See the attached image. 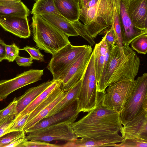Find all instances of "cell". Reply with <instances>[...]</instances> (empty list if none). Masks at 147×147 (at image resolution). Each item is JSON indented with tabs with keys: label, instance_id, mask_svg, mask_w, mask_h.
Segmentation results:
<instances>
[{
	"label": "cell",
	"instance_id": "d590c367",
	"mask_svg": "<svg viewBox=\"0 0 147 147\" xmlns=\"http://www.w3.org/2000/svg\"><path fill=\"white\" fill-rule=\"evenodd\" d=\"M62 147L61 145L52 144L44 141L26 140L24 143L23 147Z\"/></svg>",
	"mask_w": 147,
	"mask_h": 147
},
{
	"label": "cell",
	"instance_id": "d4e9b609",
	"mask_svg": "<svg viewBox=\"0 0 147 147\" xmlns=\"http://www.w3.org/2000/svg\"><path fill=\"white\" fill-rule=\"evenodd\" d=\"M121 0H112L113 18L111 27L114 30L116 39V44L120 49H122L123 44L121 37V27L120 16Z\"/></svg>",
	"mask_w": 147,
	"mask_h": 147
},
{
	"label": "cell",
	"instance_id": "484cf974",
	"mask_svg": "<svg viewBox=\"0 0 147 147\" xmlns=\"http://www.w3.org/2000/svg\"><path fill=\"white\" fill-rule=\"evenodd\" d=\"M31 13L39 16L45 14H53L65 18L57 10L53 0H37L34 4Z\"/></svg>",
	"mask_w": 147,
	"mask_h": 147
},
{
	"label": "cell",
	"instance_id": "2e32d148",
	"mask_svg": "<svg viewBox=\"0 0 147 147\" xmlns=\"http://www.w3.org/2000/svg\"><path fill=\"white\" fill-rule=\"evenodd\" d=\"M124 139L118 133L106 135L94 139L81 138L67 142L62 147H115L116 144L122 142Z\"/></svg>",
	"mask_w": 147,
	"mask_h": 147
},
{
	"label": "cell",
	"instance_id": "e0dca14e",
	"mask_svg": "<svg viewBox=\"0 0 147 147\" xmlns=\"http://www.w3.org/2000/svg\"><path fill=\"white\" fill-rule=\"evenodd\" d=\"M120 16L123 45H129L135 38L147 33V31L137 28L133 24L127 11L126 0H121Z\"/></svg>",
	"mask_w": 147,
	"mask_h": 147
},
{
	"label": "cell",
	"instance_id": "ee69618b",
	"mask_svg": "<svg viewBox=\"0 0 147 147\" xmlns=\"http://www.w3.org/2000/svg\"><path fill=\"white\" fill-rule=\"evenodd\" d=\"M21 1V0H0V3L6 2H18Z\"/></svg>",
	"mask_w": 147,
	"mask_h": 147
},
{
	"label": "cell",
	"instance_id": "d6a6232c",
	"mask_svg": "<svg viewBox=\"0 0 147 147\" xmlns=\"http://www.w3.org/2000/svg\"><path fill=\"white\" fill-rule=\"evenodd\" d=\"M19 48L14 43L11 45H6L5 59L9 62H12L19 55Z\"/></svg>",
	"mask_w": 147,
	"mask_h": 147
},
{
	"label": "cell",
	"instance_id": "603a6c76",
	"mask_svg": "<svg viewBox=\"0 0 147 147\" xmlns=\"http://www.w3.org/2000/svg\"><path fill=\"white\" fill-rule=\"evenodd\" d=\"M60 86V82L54 80L44 90L38 95L23 111L13 119L12 123L16 122L25 115L29 114L43 101L54 89Z\"/></svg>",
	"mask_w": 147,
	"mask_h": 147
},
{
	"label": "cell",
	"instance_id": "3957f363",
	"mask_svg": "<svg viewBox=\"0 0 147 147\" xmlns=\"http://www.w3.org/2000/svg\"><path fill=\"white\" fill-rule=\"evenodd\" d=\"M32 19L33 39L39 49L53 55L71 43L68 36L41 16L33 15Z\"/></svg>",
	"mask_w": 147,
	"mask_h": 147
},
{
	"label": "cell",
	"instance_id": "4fadbf2b",
	"mask_svg": "<svg viewBox=\"0 0 147 147\" xmlns=\"http://www.w3.org/2000/svg\"><path fill=\"white\" fill-rule=\"evenodd\" d=\"M27 17L0 15V25L5 31L22 38L30 37L31 32Z\"/></svg>",
	"mask_w": 147,
	"mask_h": 147
},
{
	"label": "cell",
	"instance_id": "7a4b0ae2",
	"mask_svg": "<svg viewBox=\"0 0 147 147\" xmlns=\"http://www.w3.org/2000/svg\"><path fill=\"white\" fill-rule=\"evenodd\" d=\"M123 49L121 51L116 45L111 48L104 76L97 85V92H104L109 86L117 82L135 80L140 59L129 45H123Z\"/></svg>",
	"mask_w": 147,
	"mask_h": 147
},
{
	"label": "cell",
	"instance_id": "f546056e",
	"mask_svg": "<svg viewBox=\"0 0 147 147\" xmlns=\"http://www.w3.org/2000/svg\"><path fill=\"white\" fill-rule=\"evenodd\" d=\"M25 135L24 130L12 131L6 133L0 137V147H5L17 138Z\"/></svg>",
	"mask_w": 147,
	"mask_h": 147
},
{
	"label": "cell",
	"instance_id": "9a60e30c",
	"mask_svg": "<svg viewBox=\"0 0 147 147\" xmlns=\"http://www.w3.org/2000/svg\"><path fill=\"white\" fill-rule=\"evenodd\" d=\"M147 0H126L129 17L134 26L147 31Z\"/></svg>",
	"mask_w": 147,
	"mask_h": 147
},
{
	"label": "cell",
	"instance_id": "f6af8a7d",
	"mask_svg": "<svg viewBox=\"0 0 147 147\" xmlns=\"http://www.w3.org/2000/svg\"><path fill=\"white\" fill-rule=\"evenodd\" d=\"M4 109H2V110H0V115H1V113H2V111Z\"/></svg>",
	"mask_w": 147,
	"mask_h": 147
},
{
	"label": "cell",
	"instance_id": "7bdbcfd3",
	"mask_svg": "<svg viewBox=\"0 0 147 147\" xmlns=\"http://www.w3.org/2000/svg\"><path fill=\"white\" fill-rule=\"evenodd\" d=\"M90 0H80L79 5L80 9L84 7Z\"/></svg>",
	"mask_w": 147,
	"mask_h": 147
},
{
	"label": "cell",
	"instance_id": "ba28073f",
	"mask_svg": "<svg viewBox=\"0 0 147 147\" xmlns=\"http://www.w3.org/2000/svg\"><path fill=\"white\" fill-rule=\"evenodd\" d=\"M135 85V80L122 81L109 86L103 92L102 104L106 108L121 113Z\"/></svg>",
	"mask_w": 147,
	"mask_h": 147
},
{
	"label": "cell",
	"instance_id": "60d3db41",
	"mask_svg": "<svg viewBox=\"0 0 147 147\" xmlns=\"http://www.w3.org/2000/svg\"><path fill=\"white\" fill-rule=\"evenodd\" d=\"M26 135L17 138L5 146V147H23L24 143L26 140H28L26 138Z\"/></svg>",
	"mask_w": 147,
	"mask_h": 147
},
{
	"label": "cell",
	"instance_id": "9c48e42d",
	"mask_svg": "<svg viewBox=\"0 0 147 147\" xmlns=\"http://www.w3.org/2000/svg\"><path fill=\"white\" fill-rule=\"evenodd\" d=\"M72 124L64 122L53 125L38 130L25 133L28 140L49 142L60 140L71 141L78 138L74 133Z\"/></svg>",
	"mask_w": 147,
	"mask_h": 147
},
{
	"label": "cell",
	"instance_id": "5b68a950",
	"mask_svg": "<svg viewBox=\"0 0 147 147\" xmlns=\"http://www.w3.org/2000/svg\"><path fill=\"white\" fill-rule=\"evenodd\" d=\"M82 79L81 88L76 100V111L79 113H88L96 107L97 82L93 51Z\"/></svg>",
	"mask_w": 147,
	"mask_h": 147
},
{
	"label": "cell",
	"instance_id": "7c38bea8",
	"mask_svg": "<svg viewBox=\"0 0 147 147\" xmlns=\"http://www.w3.org/2000/svg\"><path fill=\"white\" fill-rule=\"evenodd\" d=\"M79 113L76 111V101L64 110L42 120L33 127L25 131V132L35 131L61 123L66 122L72 124L76 120Z\"/></svg>",
	"mask_w": 147,
	"mask_h": 147
},
{
	"label": "cell",
	"instance_id": "74e56055",
	"mask_svg": "<svg viewBox=\"0 0 147 147\" xmlns=\"http://www.w3.org/2000/svg\"><path fill=\"white\" fill-rule=\"evenodd\" d=\"M13 117L12 116L8 115L0 120V137L6 133Z\"/></svg>",
	"mask_w": 147,
	"mask_h": 147
},
{
	"label": "cell",
	"instance_id": "4dcf8cb0",
	"mask_svg": "<svg viewBox=\"0 0 147 147\" xmlns=\"http://www.w3.org/2000/svg\"><path fill=\"white\" fill-rule=\"evenodd\" d=\"M115 147H147V140L140 138L124 139L119 144H116Z\"/></svg>",
	"mask_w": 147,
	"mask_h": 147
},
{
	"label": "cell",
	"instance_id": "4316f807",
	"mask_svg": "<svg viewBox=\"0 0 147 147\" xmlns=\"http://www.w3.org/2000/svg\"><path fill=\"white\" fill-rule=\"evenodd\" d=\"M66 92L63 91L50 104L41 111L36 116L26 123L24 128V131L33 127L46 118L55 105L64 96Z\"/></svg>",
	"mask_w": 147,
	"mask_h": 147
},
{
	"label": "cell",
	"instance_id": "8fae6325",
	"mask_svg": "<svg viewBox=\"0 0 147 147\" xmlns=\"http://www.w3.org/2000/svg\"><path fill=\"white\" fill-rule=\"evenodd\" d=\"M42 70L32 69L18 75L9 80H0V101L5 99L18 89L41 79Z\"/></svg>",
	"mask_w": 147,
	"mask_h": 147
},
{
	"label": "cell",
	"instance_id": "83f0119b",
	"mask_svg": "<svg viewBox=\"0 0 147 147\" xmlns=\"http://www.w3.org/2000/svg\"><path fill=\"white\" fill-rule=\"evenodd\" d=\"M60 86L56 88L31 113L27 121L28 123L36 116L41 111L50 104L63 91Z\"/></svg>",
	"mask_w": 147,
	"mask_h": 147
},
{
	"label": "cell",
	"instance_id": "d6986e66",
	"mask_svg": "<svg viewBox=\"0 0 147 147\" xmlns=\"http://www.w3.org/2000/svg\"><path fill=\"white\" fill-rule=\"evenodd\" d=\"M53 81V79L51 81L44 82L36 86L26 90L23 95L16 98L17 115L16 116L49 86Z\"/></svg>",
	"mask_w": 147,
	"mask_h": 147
},
{
	"label": "cell",
	"instance_id": "8d00e7d4",
	"mask_svg": "<svg viewBox=\"0 0 147 147\" xmlns=\"http://www.w3.org/2000/svg\"><path fill=\"white\" fill-rule=\"evenodd\" d=\"M21 49L27 52L33 60H36L41 61H44V55L40 53L39 49H37L34 47L26 46Z\"/></svg>",
	"mask_w": 147,
	"mask_h": 147
},
{
	"label": "cell",
	"instance_id": "cb8c5ba5",
	"mask_svg": "<svg viewBox=\"0 0 147 147\" xmlns=\"http://www.w3.org/2000/svg\"><path fill=\"white\" fill-rule=\"evenodd\" d=\"M30 11L21 1L0 3V15L19 16L27 17Z\"/></svg>",
	"mask_w": 147,
	"mask_h": 147
},
{
	"label": "cell",
	"instance_id": "8992f818",
	"mask_svg": "<svg viewBox=\"0 0 147 147\" xmlns=\"http://www.w3.org/2000/svg\"><path fill=\"white\" fill-rule=\"evenodd\" d=\"M143 110L147 111V74H143L135 80L133 92L120 114L123 126Z\"/></svg>",
	"mask_w": 147,
	"mask_h": 147
},
{
	"label": "cell",
	"instance_id": "7402d4cb",
	"mask_svg": "<svg viewBox=\"0 0 147 147\" xmlns=\"http://www.w3.org/2000/svg\"><path fill=\"white\" fill-rule=\"evenodd\" d=\"M41 16L69 37L78 36L71 22L66 19L53 14H45Z\"/></svg>",
	"mask_w": 147,
	"mask_h": 147
},
{
	"label": "cell",
	"instance_id": "5bb4252c",
	"mask_svg": "<svg viewBox=\"0 0 147 147\" xmlns=\"http://www.w3.org/2000/svg\"><path fill=\"white\" fill-rule=\"evenodd\" d=\"M120 132L124 139L140 138L147 140V111H141L123 126Z\"/></svg>",
	"mask_w": 147,
	"mask_h": 147
},
{
	"label": "cell",
	"instance_id": "e575fe53",
	"mask_svg": "<svg viewBox=\"0 0 147 147\" xmlns=\"http://www.w3.org/2000/svg\"><path fill=\"white\" fill-rule=\"evenodd\" d=\"M17 101L15 98L3 110L0 115V120L8 116L11 115L14 117L17 115L16 105Z\"/></svg>",
	"mask_w": 147,
	"mask_h": 147
},
{
	"label": "cell",
	"instance_id": "836d02e7",
	"mask_svg": "<svg viewBox=\"0 0 147 147\" xmlns=\"http://www.w3.org/2000/svg\"><path fill=\"white\" fill-rule=\"evenodd\" d=\"M29 115V114L26 115L17 122L11 123L9 126L6 133L12 131H20L24 130V126L26 123Z\"/></svg>",
	"mask_w": 147,
	"mask_h": 147
},
{
	"label": "cell",
	"instance_id": "52a82bcc",
	"mask_svg": "<svg viewBox=\"0 0 147 147\" xmlns=\"http://www.w3.org/2000/svg\"><path fill=\"white\" fill-rule=\"evenodd\" d=\"M87 46H75L69 44L53 55L47 68L52 74L53 79L60 81Z\"/></svg>",
	"mask_w": 147,
	"mask_h": 147
},
{
	"label": "cell",
	"instance_id": "f35d334b",
	"mask_svg": "<svg viewBox=\"0 0 147 147\" xmlns=\"http://www.w3.org/2000/svg\"><path fill=\"white\" fill-rule=\"evenodd\" d=\"M104 30L105 35L104 36L106 41L113 47L116 44V37L113 30L111 27L106 29Z\"/></svg>",
	"mask_w": 147,
	"mask_h": 147
},
{
	"label": "cell",
	"instance_id": "44dd1931",
	"mask_svg": "<svg viewBox=\"0 0 147 147\" xmlns=\"http://www.w3.org/2000/svg\"><path fill=\"white\" fill-rule=\"evenodd\" d=\"M108 45L104 36L101 40L95 45L93 50L97 85L102 76L105 53Z\"/></svg>",
	"mask_w": 147,
	"mask_h": 147
},
{
	"label": "cell",
	"instance_id": "ffe728a7",
	"mask_svg": "<svg viewBox=\"0 0 147 147\" xmlns=\"http://www.w3.org/2000/svg\"><path fill=\"white\" fill-rule=\"evenodd\" d=\"M82 82L81 79L75 86L66 93L50 112L46 118L64 110L76 101L80 90Z\"/></svg>",
	"mask_w": 147,
	"mask_h": 147
},
{
	"label": "cell",
	"instance_id": "bcb514c9",
	"mask_svg": "<svg viewBox=\"0 0 147 147\" xmlns=\"http://www.w3.org/2000/svg\"><path fill=\"white\" fill-rule=\"evenodd\" d=\"M34 0V1H36L37 0Z\"/></svg>",
	"mask_w": 147,
	"mask_h": 147
},
{
	"label": "cell",
	"instance_id": "f1b7e54d",
	"mask_svg": "<svg viewBox=\"0 0 147 147\" xmlns=\"http://www.w3.org/2000/svg\"><path fill=\"white\" fill-rule=\"evenodd\" d=\"M130 44L133 50L139 54H146L147 52V33L136 37Z\"/></svg>",
	"mask_w": 147,
	"mask_h": 147
},
{
	"label": "cell",
	"instance_id": "1f68e13d",
	"mask_svg": "<svg viewBox=\"0 0 147 147\" xmlns=\"http://www.w3.org/2000/svg\"><path fill=\"white\" fill-rule=\"evenodd\" d=\"M78 36H80L85 39L91 46L95 43L94 39L91 37L86 31L85 25L79 20L71 22Z\"/></svg>",
	"mask_w": 147,
	"mask_h": 147
},
{
	"label": "cell",
	"instance_id": "277c9868",
	"mask_svg": "<svg viewBox=\"0 0 147 147\" xmlns=\"http://www.w3.org/2000/svg\"><path fill=\"white\" fill-rule=\"evenodd\" d=\"M112 0H98L92 6L80 9L79 20L86 30L94 39L102 31L111 27L112 21Z\"/></svg>",
	"mask_w": 147,
	"mask_h": 147
},
{
	"label": "cell",
	"instance_id": "6da1fadb",
	"mask_svg": "<svg viewBox=\"0 0 147 147\" xmlns=\"http://www.w3.org/2000/svg\"><path fill=\"white\" fill-rule=\"evenodd\" d=\"M103 93L97 91L96 107L72 124L73 131L78 138L94 139L121 131L123 126L120 114L102 105Z\"/></svg>",
	"mask_w": 147,
	"mask_h": 147
},
{
	"label": "cell",
	"instance_id": "30bf717a",
	"mask_svg": "<svg viewBox=\"0 0 147 147\" xmlns=\"http://www.w3.org/2000/svg\"><path fill=\"white\" fill-rule=\"evenodd\" d=\"M92 49L91 46L88 45L60 81V87L64 91L67 92L71 89L82 79L89 61Z\"/></svg>",
	"mask_w": 147,
	"mask_h": 147
},
{
	"label": "cell",
	"instance_id": "b9f144b4",
	"mask_svg": "<svg viewBox=\"0 0 147 147\" xmlns=\"http://www.w3.org/2000/svg\"><path fill=\"white\" fill-rule=\"evenodd\" d=\"M6 45L3 40L0 39V62L5 59Z\"/></svg>",
	"mask_w": 147,
	"mask_h": 147
},
{
	"label": "cell",
	"instance_id": "ab89813d",
	"mask_svg": "<svg viewBox=\"0 0 147 147\" xmlns=\"http://www.w3.org/2000/svg\"><path fill=\"white\" fill-rule=\"evenodd\" d=\"M33 59L30 57L26 58L22 57L18 55L15 59V60L17 64L21 66L28 67L31 66L33 63Z\"/></svg>",
	"mask_w": 147,
	"mask_h": 147
},
{
	"label": "cell",
	"instance_id": "ac0fdd59",
	"mask_svg": "<svg viewBox=\"0 0 147 147\" xmlns=\"http://www.w3.org/2000/svg\"><path fill=\"white\" fill-rule=\"evenodd\" d=\"M60 13L71 22L79 20L80 0H53Z\"/></svg>",
	"mask_w": 147,
	"mask_h": 147
}]
</instances>
